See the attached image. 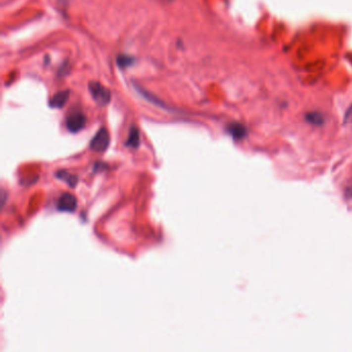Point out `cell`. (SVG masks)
<instances>
[{
	"instance_id": "8fae6325",
	"label": "cell",
	"mask_w": 352,
	"mask_h": 352,
	"mask_svg": "<svg viewBox=\"0 0 352 352\" xmlns=\"http://www.w3.org/2000/svg\"><path fill=\"white\" fill-rule=\"evenodd\" d=\"M169 1H171V0H169Z\"/></svg>"
},
{
	"instance_id": "277c9868",
	"label": "cell",
	"mask_w": 352,
	"mask_h": 352,
	"mask_svg": "<svg viewBox=\"0 0 352 352\" xmlns=\"http://www.w3.org/2000/svg\"><path fill=\"white\" fill-rule=\"evenodd\" d=\"M57 208L61 212H68V213L75 212L78 208L77 198L70 193H63L58 200Z\"/></svg>"
},
{
	"instance_id": "5b68a950",
	"label": "cell",
	"mask_w": 352,
	"mask_h": 352,
	"mask_svg": "<svg viewBox=\"0 0 352 352\" xmlns=\"http://www.w3.org/2000/svg\"><path fill=\"white\" fill-rule=\"evenodd\" d=\"M69 99V91H61L56 93L49 102V105L54 108L62 107Z\"/></svg>"
},
{
	"instance_id": "30bf717a",
	"label": "cell",
	"mask_w": 352,
	"mask_h": 352,
	"mask_svg": "<svg viewBox=\"0 0 352 352\" xmlns=\"http://www.w3.org/2000/svg\"><path fill=\"white\" fill-rule=\"evenodd\" d=\"M308 120H309V122L311 123H314V124H320V121H322L321 117L318 115V114H310L309 117H308Z\"/></svg>"
},
{
	"instance_id": "52a82bcc",
	"label": "cell",
	"mask_w": 352,
	"mask_h": 352,
	"mask_svg": "<svg viewBox=\"0 0 352 352\" xmlns=\"http://www.w3.org/2000/svg\"><path fill=\"white\" fill-rule=\"evenodd\" d=\"M228 132L233 136L234 139H242L246 135V129L242 124H232L228 127Z\"/></svg>"
},
{
	"instance_id": "ba28073f",
	"label": "cell",
	"mask_w": 352,
	"mask_h": 352,
	"mask_svg": "<svg viewBox=\"0 0 352 352\" xmlns=\"http://www.w3.org/2000/svg\"><path fill=\"white\" fill-rule=\"evenodd\" d=\"M57 178H59L60 180H62L64 182H66V183L70 186L74 188L76 185H77V182H78V177L77 176H74V175H69L68 173L66 172H59L57 174Z\"/></svg>"
},
{
	"instance_id": "8992f818",
	"label": "cell",
	"mask_w": 352,
	"mask_h": 352,
	"mask_svg": "<svg viewBox=\"0 0 352 352\" xmlns=\"http://www.w3.org/2000/svg\"><path fill=\"white\" fill-rule=\"evenodd\" d=\"M140 145V132L136 126L131 127L128 139L126 141V146L129 148H138Z\"/></svg>"
},
{
	"instance_id": "3957f363",
	"label": "cell",
	"mask_w": 352,
	"mask_h": 352,
	"mask_svg": "<svg viewBox=\"0 0 352 352\" xmlns=\"http://www.w3.org/2000/svg\"><path fill=\"white\" fill-rule=\"evenodd\" d=\"M86 117H85L84 114L77 112L68 116V118L66 119V127L70 132L77 133L85 128V126H86Z\"/></svg>"
},
{
	"instance_id": "7a4b0ae2",
	"label": "cell",
	"mask_w": 352,
	"mask_h": 352,
	"mask_svg": "<svg viewBox=\"0 0 352 352\" xmlns=\"http://www.w3.org/2000/svg\"><path fill=\"white\" fill-rule=\"evenodd\" d=\"M110 133L105 128H101L90 142V149L95 152H103L110 145Z\"/></svg>"
},
{
	"instance_id": "6da1fadb",
	"label": "cell",
	"mask_w": 352,
	"mask_h": 352,
	"mask_svg": "<svg viewBox=\"0 0 352 352\" xmlns=\"http://www.w3.org/2000/svg\"><path fill=\"white\" fill-rule=\"evenodd\" d=\"M89 91L97 104L106 105L111 101V92L104 88L101 83L91 82L89 84Z\"/></svg>"
},
{
	"instance_id": "9c48e42d",
	"label": "cell",
	"mask_w": 352,
	"mask_h": 352,
	"mask_svg": "<svg viewBox=\"0 0 352 352\" xmlns=\"http://www.w3.org/2000/svg\"><path fill=\"white\" fill-rule=\"evenodd\" d=\"M133 62H135V59L128 55H120L117 58V63L121 68H126L130 66Z\"/></svg>"
}]
</instances>
